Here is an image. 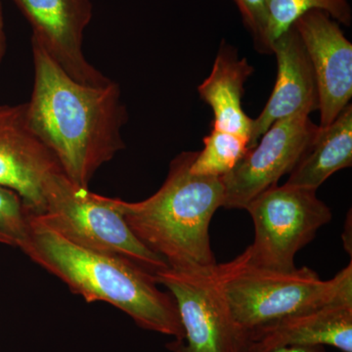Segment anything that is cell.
I'll list each match as a JSON object with an SVG mask.
<instances>
[{"instance_id":"1","label":"cell","mask_w":352,"mask_h":352,"mask_svg":"<svg viewBox=\"0 0 352 352\" xmlns=\"http://www.w3.org/2000/svg\"><path fill=\"white\" fill-rule=\"evenodd\" d=\"M34 85L25 103L32 131L67 177L88 188L97 170L124 149L129 113L119 83L76 82L32 41Z\"/></svg>"},{"instance_id":"2","label":"cell","mask_w":352,"mask_h":352,"mask_svg":"<svg viewBox=\"0 0 352 352\" xmlns=\"http://www.w3.org/2000/svg\"><path fill=\"white\" fill-rule=\"evenodd\" d=\"M197 152H182L171 161L161 188L144 201L111 198L136 238L166 261L184 272H210L217 265L210 226L223 205L221 177L193 175Z\"/></svg>"},{"instance_id":"3","label":"cell","mask_w":352,"mask_h":352,"mask_svg":"<svg viewBox=\"0 0 352 352\" xmlns=\"http://www.w3.org/2000/svg\"><path fill=\"white\" fill-rule=\"evenodd\" d=\"M21 251L85 302L110 303L140 328L183 339L173 295L157 288L155 275L138 264L82 249L56 233L34 227Z\"/></svg>"},{"instance_id":"4","label":"cell","mask_w":352,"mask_h":352,"mask_svg":"<svg viewBox=\"0 0 352 352\" xmlns=\"http://www.w3.org/2000/svg\"><path fill=\"white\" fill-rule=\"evenodd\" d=\"M215 283L234 321L252 331L307 310L352 302V263L330 280L308 267L289 272L258 267L245 252L214 270Z\"/></svg>"},{"instance_id":"5","label":"cell","mask_w":352,"mask_h":352,"mask_svg":"<svg viewBox=\"0 0 352 352\" xmlns=\"http://www.w3.org/2000/svg\"><path fill=\"white\" fill-rule=\"evenodd\" d=\"M31 226L56 233L72 244L126 259L156 275L168 268L131 230L111 198L92 193L65 175L52 176L44 188V208L30 215Z\"/></svg>"},{"instance_id":"6","label":"cell","mask_w":352,"mask_h":352,"mask_svg":"<svg viewBox=\"0 0 352 352\" xmlns=\"http://www.w3.org/2000/svg\"><path fill=\"white\" fill-rule=\"evenodd\" d=\"M316 193L317 190L275 185L245 207L254 226V243L244 251L250 263L284 272L296 270V254L332 220L330 208Z\"/></svg>"},{"instance_id":"7","label":"cell","mask_w":352,"mask_h":352,"mask_svg":"<svg viewBox=\"0 0 352 352\" xmlns=\"http://www.w3.org/2000/svg\"><path fill=\"white\" fill-rule=\"evenodd\" d=\"M214 270L184 272L166 268L155 277L170 291L182 321L183 339L168 344L173 352H247L249 336L234 321Z\"/></svg>"},{"instance_id":"8","label":"cell","mask_w":352,"mask_h":352,"mask_svg":"<svg viewBox=\"0 0 352 352\" xmlns=\"http://www.w3.org/2000/svg\"><path fill=\"white\" fill-rule=\"evenodd\" d=\"M319 131L308 115L277 120L232 171L221 177L222 207L245 210L256 197L291 173Z\"/></svg>"},{"instance_id":"9","label":"cell","mask_w":352,"mask_h":352,"mask_svg":"<svg viewBox=\"0 0 352 352\" xmlns=\"http://www.w3.org/2000/svg\"><path fill=\"white\" fill-rule=\"evenodd\" d=\"M32 28V41L76 82H111L89 63L83 51L85 32L94 17L91 0H13Z\"/></svg>"},{"instance_id":"10","label":"cell","mask_w":352,"mask_h":352,"mask_svg":"<svg viewBox=\"0 0 352 352\" xmlns=\"http://www.w3.org/2000/svg\"><path fill=\"white\" fill-rule=\"evenodd\" d=\"M62 168L32 131L25 103L0 105V185L17 192L30 215L44 208L46 183Z\"/></svg>"},{"instance_id":"11","label":"cell","mask_w":352,"mask_h":352,"mask_svg":"<svg viewBox=\"0 0 352 352\" xmlns=\"http://www.w3.org/2000/svg\"><path fill=\"white\" fill-rule=\"evenodd\" d=\"M293 25L302 38L316 78L319 126H328L351 104L352 44L339 23L323 11L303 14Z\"/></svg>"},{"instance_id":"12","label":"cell","mask_w":352,"mask_h":352,"mask_svg":"<svg viewBox=\"0 0 352 352\" xmlns=\"http://www.w3.org/2000/svg\"><path fill=\"white\" fill-rule=\"evenodd\" d=\"M277 60V78L265 107L252 122L249 148L277 120L319 110V94L311 62L295 27L272 43Z\"/></svg>"},{"instance_id":"13","label":"cell","mask_w":352,"mask_h":352,"mask_svg":"<svg viewBox=\"0 0 352 352\" xmlns=\"http://www.w3.org/2000/svg\"><path fill=\"white\" fill-rule=\"evenodd\" d=\"M302 346H332L352 352V302L289 315L256 329L250 333L247 352Z\"/></svg>"},{"instance_id":"14","label":"cell","mask_w":352,"mask_h":352,"mask_svg":"<svg viewBox=\"0 0 352 352\" xmlns=\"http://www.w3.org/2000/svg\"><path fill=\"white\" fill-rule=\"evenodd\" d=\"M254 69L236 48L222 41L210 76L198 87L201 100L212 112V129L251 138L252 122L243 110L244 85Z\"/></svg>"},{"instance_id":"15","label":"cell","mask_w":352,"mask_h":352,"mask_svg":"<svg viewBox=\"0 0 352 352\" xmlns=\"http://www.w3.org/2000/svg\"><path fill=\"white\" fill-rule=\"evenodd\" d=\"M352 164V106L349 104L326 127L319 126L285 184L318 190L326 180Z\"/></svg>"},{"instance_id":"16","label":"cell","mask_w":352,"mask_h":352,"mask_svg":"<svg viewBox=\"0 0 352 352\" xmlns=\"http://www.w3.org/2000/svg\"><path fill=\"white\" fill-rule=\"evenodd\" d=\"M249 149L248 139L212 129L204 138V149L197 152L190 170L196 175L223 177L235 168Z\"/></svg>"},{"instance_id":"17","label":"cell","mask_w":352,"mask_h":352,"mask_svg":"<svg viewBox=\"0 0 352 352\" xmlns=\"http://www.w3.org/2000/svg\"><path fill=\"white\" fill-rule=\"evenodd\" d=\"M268 36L270 43L293 27L303 14L311 10L326 12L339 24L349 27L352 10L349 0H267Z\"/></svg>"},{"instance_id":"18","label":"cell","mask_w":352,"mask_h":352,"mask_svg":"<svg viewBox=\"0 0 352 352\" xmlns=\"http://www.w3.org/2000/svg\"><path fill=\"white\" fill-rule=\"evenodd\" d=\"M30 214L17 192L0 185V244L19 248L31 236Z\"/></svg>"},{"instance_id":"19","label":"cell","mask_w":352,"mask_h":352,"mask_svg":"<svg viewBox=\"0 0 352 352\" xmlns=\"http://www.w3.org/2000/svg\"><path fill=\"white\" fill-rule=\"evenodd\" d=\"M242 16L245 29L251 34L254 47L261 54H272L268 36L267 0H233Z\"/></svg>"},{"instance_id":"20","label":"cell","mask_w":352,"mask_h":352,"mask_svg":"<svg viewBox=\"0 0 352 352\" xmlns=\"http://www.w3.org/2000/svg\"><path fill=\"white\" fill-rule=\"evenodd\" d=\"M7 38L6 32V21H4L3 4L0 0V66L6 55Z\"/></svg>"},{"instance_id":"21","label":"cell","mask_w":352,"mask_h":352,"mask_svg":"<svg viewBox=\"0 0 352 352\" xmlns=\"http://www.w3.org/2000/svg\"><path fill=\"white\" fill-rule=\"evenodd\" d=\"M272 352H325L324 346L284 347Z\"/></svg>"}]
</instances>
